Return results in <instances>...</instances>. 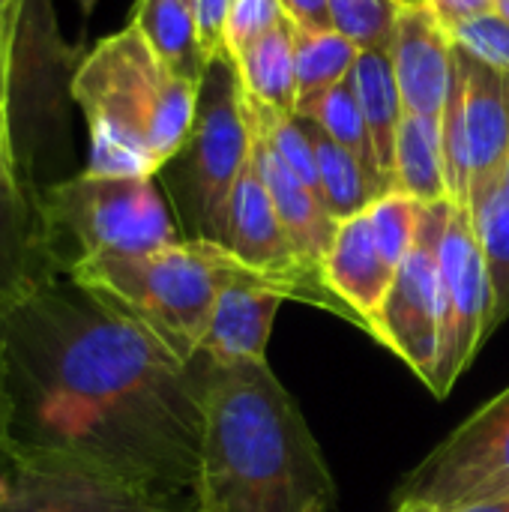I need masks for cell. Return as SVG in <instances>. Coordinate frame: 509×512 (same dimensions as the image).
I'll return each mask as SVG.
<instances>
[{
    "mask_svg": "<svg viewBox=\"0 0 509 512\" xmlns=\"http://www.w3.org/2000/svg\"><path fill=\"white\" fill-rule=\"evenodd\" d=\"M18 465H69L198 512L204 354L183 363L108 297L57 276L0 309Z\"/></svg>",
    "mask_w": 509,
    "mask_h": 512,
    "instance_id": "1",
    "label": "cell"
},
{
    "mask_svg": "<svg viewBox=\"0 0 509 512\" xmlns=\"http://www.w3.org/2000/svg\"><path fill=\"white\" fill-rule=\"evenodd\" d=\"M336 483L267 360L204 357L198 512H327Z\"/></svg>",
    "mask_w": 509,
    "mask_h": 512,
    "instance_id": "2",
    "label": "cell"
},
{
    "mask_svg": "<svg viewBox=\"0 0 509 512\" xmlns=\"http://www.w3.org/2000/svg\"><path fill=\"white\" fill-rule=\"evenodd\" d=\"M69 96L90 132L87 171L120 177H156L183 150L198 108V84L177 75L132 21L75 66Z\"/></svg>",
    "mask_w": 509,
    "mask_h": 512,
    "instance_id": "3",
    "label": "cell"
},
{
    "mask_svg": "<svg viewBox=\"0 0 509 512\" xmlns=\"http://www.w3.org/2000/svg\"><path fill=\"white\" fill-rule=\"evenodd\" d=\"M246 273L255 270L240 264L225 246L207 240H177L144 255L84 258L69 267L78 285L108 297L183 363L201 354L222 288Z\"/></svg>",
    "mask_w": 509,
    "mask_h": 512,
    "instance_id": "4",
    "label": "cell"
},
{
    "mask_svg": "<svg viewBox=\"0 0 509 512\" xmlns=\"http://www.w3.org/2000/svg\"><path fill=\"white\" fill-rule=\"evenodd\" d=\"M252 159V126L237 66L228 54L210 60L198 84V108L183 150L156 174L177 213L183 240L225 243L234 186Z\"/></svg>",
    "mask_w": 509,
    "mask_h": 512,
    "instance_id": "5",
    "label": "cell"
},
{
    "mask_svg": "<svg viewBox=\"0 0 509 512\" xmlns=\"http://www.w3.org/2000/svg\"><path fill=\"white\" fill-rule=\"evenodd\" d=\"M39 204L69 267L102 255H144L183 240L156 177L81 171L39 186Z\"/></svg>",
    "mask_w": 509,
    "mask_h": 512,
    "instance_id": "6",
    "label": "cell"
},
{
    "mask_svg": "<svg viewBox=\"0 0 509 512\" xmlns=\"http://www.w3.org/2000/svg\"><path fill=\"white\" fill-rule=\"evenodd\" d=\"M509 498V387L468 417L396 492V504L423 501L453 512Z\"/></svg>",
    "mask_w": 509,
    "mask_h": 512,
    "instance_id": "7",
    "label": "cell"
},
{
    "mask_svg": "<svg viewBox=\"0 0 509 512\" xmlns=\"http://www.w3.org/2000/svg\"><path fill=\"white\" fill-rule=\"evenodd\" d=\"M492 282L477 237L474 213L453 204L441 240V288H438V363L432 393L444 399L468 369L480 345L489 339Z\"/></svg>",
    "mask_w": 509,
    "mask_h": 512,
    "instance_id": "8",
    "label": "cell"
},
{
    "mask_svg": "<svg viewBox=\"0 0 509 512\" xmlns=\"http://www.w3.org/2000/svg\"><path fill=\"white\" fill-rule=\"evenodd\" d=\"M453 201L423 204V219L411 252L393 273L387 300L375 318L372 336L399 354L429 387L438 363V288H441V240Z\"/></svg>",
    "mask_w": 509,
    "mask_h": 512,
    "instance_id": "9",
    "label": "cell"
},
{
    "mask_svg": "<svg viewBox=\"0 0 509 512\" xmlns=\"http://www.w3.org/2000/svg\"><path fill=\"white\" fill-rule=\"evenodd\" d=\"M450 93L462 120L468 207L477 216L498 195L509 168V75L453 45Z\"/></svg>",
    "mask_w": 509,
    "mask_h": 512,
    "instance_id": "10",
    "label": "cell"
},
{
    "mask_svg": "<svg viewBox=\"0 0 509 512\" xmlns=\"http://www.w3.org/2000/svg\"><path fill=\"white\" fill-rule=\"evenodd\" d=\"M66 273L69 264L42 213L39 186L33 180L0 186V309Z\"/></svg>",
    "mask_w": 509,
    "mask_h": 512,
    "instance_id": "11",
    "label": "cell"
},
{
    "mask_svg": "<svg viewBox=\"0 0 509 512\" xmlns=\"http://www.w3.org/2000/svg\"><path fill=\"white\" fill-rule=\"evenodd\" d=\"M390 57L405 111L441 117L453 78V36L426 0L402 3Z\"/></svg>",
    "mask_w": 509,
    "mask_h": 512,
    "instance_id": "12",
    "label": "cell"
},
{
    "mask_svg": "<svg viewBox=\"0 0 509 512\" xmlns=\"http://www.w3.org/2000/svg\"><path fill=\"white\" fill-rule=\"evenodd\" d=\"M0 512H174L69 465H18Z\"/></svg>",
    "mask_w": 509,
    "mask_h": 512,
    "instance_id": "13",
    "label": "cell"
},
{
    "mask_svg": "<svg viewBox=\"0 0 509 512\" xmlns=\"http://www.w3.org/2000/svg\"><path fill=\"white\" fill-rule=\"evenodd\" d=\"M282 300H288L282 285L261 273L228 282L213 306L201 354L213 363L267 360V342Z\"/></svg>",
    "mask_w": 509,
    "mask_h": 512,
    "instance_id": "14",
    "label": "cell"
},
{
    "mask_svg": "<svg viewBox=\"0 0 509 512\" xmlns=\"http://www.w3.org/2000/svg\"><path fill=\"white\" fill-rule=\"evenodd\" d=\"M321 273L327 288L357 315L360 327L372 336L375 318L387 300L396 270L381 255L366 213L339 222Z\"/></svg>",
    "mask_w": 509,
    "mask_h": 512,
    "instance_id": "15",
    "label": "cell"
},
{
    "mask_svg": "<svg viewBox=\"0 0 509 512\" xmlns=\"http://www.w3.org/2000/svg\"><path fill=\"white\" fill-rule=\"evenodd\" d=\"M249 114V111H246ZM252 126V162L276 204V213L294 243V249L321 270L324 255L336 237L339 222L333 219V213L327 210V204L279 159V153L270 147V141L264 138V132L249 120Z\"/></svg>",
    "mask_w": 509,
    "mask_h": 512,
    "instance_id": "16",
    "label": "cell"
},
{
    "mask_svg": "<svg viewBox=\"0 0 509 512\" xmlns=\"http://www.w3.org/2000/svg\"><path fill=\"white\" fill-rule=\"evenodd\" d=\"M231 57V54H228ZM243 93L273 114H297V66H294V24L285 18L270 33L231 57Z\"/></svg>",
    "mask_w": 509,
    "mask_h": 512,
    "instance_id": "17",
    "label": "cell"
},
{
    "mask_svg": "<svg viewBox=\"0 0 509 512\" xmlns=\"http://www.w3.org/2000/svg\"><path fill=\"white\" fill-rule=\"evenodd\" d=\"M348 84H351L357 105L363 111V120L372 132L381 171L393 183L396 135H399L402 117H405V102L399 93L390 51H360V57L348 75Z\"/></svg>",
    "mask_w": 509,
    "mask_h": 512,
    "instance_id": "18",
    "label": "cell"
},
{
    "mask_svg": "<svg viewBox=\"0 0 509 512\" xmlns=\"http://www.w3.org/2000/svg\"><path fill=\"white\" fill-rule=\"evenodd\" d=\"M393 189L417 198L420 204H438L450 198L441 117L405 111L396 135Z\"/></svg>",
    "mask_w": 509,
    "mask_h": 512,
    "instance_id": "19",
    "label": "cell"
},
{
    "mask_svg": "<svg viewBox=\"0 0 509 512\" xmlns=\"http://www.w3.org/2000/svg\"><path fill=\"white\" fill-rule=\"evenodd\" d=\"M300 117V114H297ZM318 159V183H321V201L333 213L336 222H345L351 216L366 213L384 192H390V183L372 174L354 153L339 147L315 120L300 117Z\"/></svg>",
    "mask_w": 509,
    "mask_h": 512,
    "instance_id": "20",
    "label": "cell"
},
{
    "mask_svg": "<svg viewBox=\"0 0 509 512\" xmlns=\"http://www.w3.org/2000/svg\"><path fill=\"white\" fill-rule=\"evenodd\" d=\"M132 24L177 75L201 84L210 63L201 54L189 0H135Z\"/></svg>",
    "mask_w": 509,
    "mask_h": 512,
    "instance_id": "21",
    "label": "cell"
},
{
    "mask_svg": "<svg viewBox=\"0 0 509 512\" xmlns=\"http://www.w3.org/2000/svg\"><path fill=\"white\" fill-rule=\"evenodd\" d=\"M360 48L339 30L294 27V66H297V114L315 105L324 93L345 84Z\"/></svg>",
    "mask_w": 509,
    "mask_h": 512,
    "instance_id": "22",
    "label": "cell"
},
{
    "mask_svg": "<svg viewBox=\"0 0 509 512\" xmlns=\"http://www.w3.org/2000/svg\"><path fill=\"white\" fill-rule=\"evenodd\" d=\"M300 117H309L315 120L339 147H345L348 153H354L372 174H378L381 180L384 171H381V162H378V153H375V141H372V132L363 120V111L357 105V96L351 90V84H339L333 87L330 93H324L315 105H309ZM390 183V180H387ZM393 189V183H390Z\"/></svg>",
    "mask_w": 509,
    "mask_h": 512,
    "instance_id": "23",
    "label": "cell"
},
{
    "mask_svg": "<svg viewBox=\"0 0 509 512\" xmlns=\"http://www.w3.org/2000/svg\"><path fill=\"white\" fill-rule=\"evenodd\" d=\"M474 225L492 282V315H489V336H492L509 318V195L498 192L474 216Z\"/></svg>",
    "mask_w": 509,
    "mask_h": 512,
    "instance_id": "24",
    "label": "cell"
},
{
    "mask_svg": "<svg viewBox=\"0 0 509 512\" xmlns=\"http://www.w3.org/2000/svg\"><path fill=\"white\" fill-rule=\"evenodd\" d=\"M330 24L360 51H390L402 0H327Z\"/></svg>",
    "mask_w": 509,
    "mask_h": 512,
    "instance_id": "25",
    "label": "cell"
},
{
    "mask_svg": "<svg viewBox=\"0 0 509 512\" xmlns=\"http://www.w3.org/2000/svg\"><path fill=\"white\" fill-rule=\"evenodd\" d=\"M366 216H369V225H372V234H375L381 255L396 270L417 240L423 204L417 198L399 192V189H390L366 210Z\"/></svg>",
    "mask_w": 509,
    "mask_h": 512,
    "instance_id": "26",
    "label": "cell"
},
{
    "mask_svg": "<svg viewBox=\"0 0 509 512\" xmlns=\"http://www.w3.org/2000/svg\"><path fill=\"white\" fill-rule=\"evenodd\" d=\"M9 0H0V6H6ZM30 6V21L24 27V39L18 48V66H15V93L12 102L21 96L24 84H33V96L39 102V81L45 78L39 63L51 60V57H63V45L57 39V27H54V15H51V0H27Z\"/></svg>",
    "mask_w": 509,
    "mask_h": 512,
    "instance_id": "27",
    "label": "cell"
},
{
    "mask_svg": "<svg viewBox=\"0 0 509 512\" xmlns=\"http://www.w3.org/2000/svg\"><path fill=\"white\" fill-rule=\"evenodd\" d=\"M453 45L465 48L477 60L495 66L498 72L509 75V21L504 15H480L456 30H450Z\"/></svg>",
    "mask_w": 509,
    "mask_h": 512,
    "instance_id": "28",
    "label": "cell"
},
{
    "mask_svg": "<svg viewBox=\"0 0 509 512\" xmlns=\"http://www.w3.org/2000/svg\"><path fill=\"white\" fill-rule=\"evenodd\" d=\"M288 15L279 0H234L225 24V54H240L246 45L270 33Z\"/></svg>",
    "mask_w": 509,
    "mask_h": 512,
    "instance_id": "29",
    "label": "cell"
},
{
    "mask_svg": "<svg viewBox=\"0 0 509 512\" xmlns=\"http://www.w3.org/2000/svg\"><path fill=\"white\" fill-rule=\"evenodd\" d=\"M27 21H30L27 0H9L6 6H0V102H12L18 48H21Z\"/></svg>",
    "mask_w": 509,
    "mask_h": 512,
    "instance_id": "30",
    "label": "cell"
},
{
    "mask_svg": "<svg viewBox=\"0 0 509 512\" xmlns=\"http://www.w3.org/2000/svg\"><path fill=\"white\" fill-rule=\"evenodd\" d=\"M231 3L234 0H189L198 30V45L207 63L225 54V24H228Z\"/></svg>",
    "mask_w": 509,
    "mask_h": 512,
    "instance_id": "31",
    "label": "cell"
},
{
    "mask_svg": "<svg viewBox=\"0 0 509 512\" xmlns=\"http://www.w3.org/2000/svg\"><path fill=\"white\" fill-rule=\"evenodd\" d=\"M15 180H33L24 168L18 135H15V114L12 102H0V186Z\"/></svg>",
    "mask_w": 509,
    "mask_h": 512,
    "instance_id": "32",
    "label": "cell"
},
{
    "mask_svg": "<svg viewBox=\"0 0 509 512\" xmlns=\"http://www.w3.org/2000/svg\"><path fill=\"white\" fill-rule=\"evenodd\" d=\"M447 30H456L480 15L498 12V0H426Z\"/></svg>",
    "mask_w": 509,
    "mask_h": 512,
    "instance_id": "33",
    "label": "cell"
},
{
    "mask_svg": "<svg viewBox=\"0 0 509 512\" xmlns=\"http://www.w3.org/2000/svg\"><path fill=\"white\" fill-rule=\"evenodd\" d=\"M18 471V459L9 444V408H6V381H3V342H0V501Z\"/></svg>",
    "mask_w": 509,
    "mask_h": 512,
    "instance_id": "34",
    "label": "cell"
},
{
    "mask_svg": "<svg viewBox=\"0 0 509 512\" xmlns=\"http://www.w3.org/2000/svg\"><path fill=\"white\" fill-rule=\"evenodd\" d=\"M294 27L303 30H330V3L327 0H279Z\"/></svg>",
    "mask_w": 509,
    "mask_h": 512,
    "instance_id": "35",
    "label": "cell"
},
{
    "mask_svg": "<svg viewBox=\"0 0 509 512\" xmlns=\"http://www.w3.org/2000/svg\"><path fill=\"white\" fill-rule=\"evenodd\" d=\"M453 512H509V498L507 501H486V504H474V507H462Z\"/></svg>",
    "mask_w": 509,
    "mask_h": 512,
    "instance_id": "36",
    "label": "cell"
},
{
    "mask_svg": "<svg viewBox=\"0 0 509 512\" xmlns=\"http://www.w3.org/2000/svg\"><path fill=\"white\" fill-rule=\"evenodd\" d=\"M396 512H438L435 507H429V504H423V501H402Z\"/></svg>",
    "mask_w": 509,
    "mask_h": 512,
    "instance_id": "37",
    "label": "cell"
},
{
    "mask_svg": "<svg viewBox=\"0 0 509 512\" xmlns=\"http://www.w3.org/2000/svg\"><path fill=\"white\" fill-rule=\"evenodd\" d=\"M498 15H504L509 21V0H498Z\"/></svg>",
    "mask_w": 509,
    "mask_h": 512,
    "instance_id": "38",
    "label": "cell"
},
{
    "mask_svg": "<svg viewBox=\"0 0 509 512\" xmlns=\"http://www.w3.org/2000/svg\"><path fill=\"white\" fill-rule=\"evenodd\" d=\"M501 195H509V168H507V174H504V180H501V189H498Z\"/></svg>",
    "mask_w": 509,
    "mask_h": 512,
    "instance_id": "39",
    "label": "cell"
},
{
    "mask_svg": "<svg viewBox=\"0 0 509 512\" xmlns=\"http://www.w3.org/2000/svg\"><path fill=\"white\" fill-rule=\"evenodd\" d=\"M402 3H417V0H402Z\"/></svg>",
    "mask_w": 509,
    "mask_h": 512,
    "instance_id": "40",
    "label": "cell"
}]
</instances>
